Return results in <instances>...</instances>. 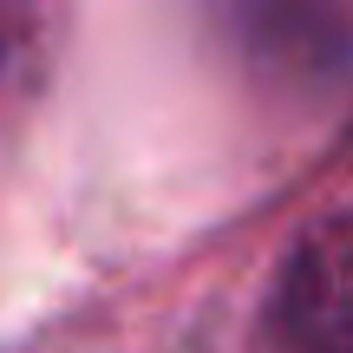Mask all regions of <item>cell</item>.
<instances>
[{"instance_id":"obj_1","label":"cell","mask_w":353,"mask_h":353,"mask_svg":"<svg viewBox=\"0 0 353 353\" xmlns=\"http://www.w3.org/2000/svg\"><path fill=\"white\" fill-rule=\"evenodd\" d=\"M255 353H353V196L314 216L275 262Z\"/></svg>"}]
</instances>
